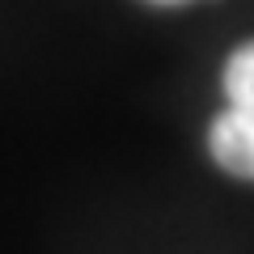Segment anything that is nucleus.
<instances>
[{"label": "nucleus", "instance_id": "f257e3e1", "mask_svg": "<svg viewBox=\"0 0 254 254\" xmlns=\"http://www.w3.org/2000/svg\"><path fill=\"white\" fill-rule=\"evenodd\" d=\"M225 98H229V106L208 127L212 161L220 170H229L233 178L254 182V38L229 55Z\"/></svg>", "mask_w": 254, "mask_h": 254}, {"label": "nucleus", "instance_id": "f03ea898", "mask_svg": "<svg viewBox=\"0 0 254 254\" xmlns=\"http://www.w3.org/2000/svg\"><path fill=\"white\" fill-rule=\"evenodd\" d=\"M153 4H182V0H153Z\"/></svg>", "mask_w": 254, "mask_h": 254}]
</instances>
